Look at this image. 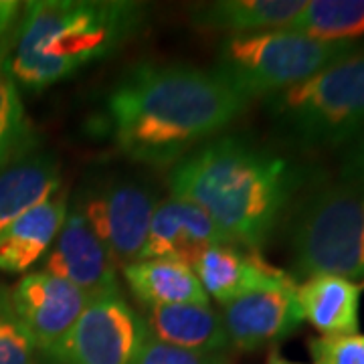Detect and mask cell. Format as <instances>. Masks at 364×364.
Returning a JSON list of instances; mask_svg holds the SVG:
<instances>
[{
    "mask_svg": "<svg viewBox=\"0 0 364 364\" xmlns=\"http://www.w3.org/2000/svg\"><path fill=\"white\" fill-rule=\"evenodd\" d=\"M247 104L215 71L144 63L112 91L107 114L112 136L126 156L168 166L227 128Z\"/></svg>",
    "mask_w": 364,
    "mask_h": 364,
    "instance_id": "6da1fadb",
    "label": "cell"
},
{
    "mask_svg": "<svg viewBox=\"0 0 364 364\" xmlns=\"http://www.w3.org/2000/svg\"><path fill=\"white\" fill-rule=\"evenodd\" d=\"M301 184L286 158L225 136L196 148L168 174L170 196L203 208L229 243L261 247Z\"/></svg>",
    "mask_w": 364,
    "mask_h": 364,
    "instance_id": "7a4b0ae2",
    "label": "cell"
},
{
    "mask_svg": "<svg viewBox=\"0 0 364 364\" xmlns=\"http://www.w3.org/2000/svg\"><path fill=\"white\" fill-rule=\"evenodd\" d=\"M144 4L130 0H33L9 53L16 85L41 91L97 63L136 35Z\"/></svg>",
    "mask_w": 364,
    "mask_h": 364,
    "instance_id": "3957f363",
    "label": "cell"
},
{
    "mask_svg": "<svg viewBox=\"0 0 364 364\" xmlns=\"http://www.w3.org/2000/svg\"><path fill=\"white\" fill-rule=\"evenodd\" d=\"M284 142L334 148L364 134V51L358 49L316 75L265 97Z\"/></svg>",
    "mask_w": 364,
    "mask_h": 364,
    "instance_id": "277c9868",
    "label": "cell"
},
{
    "mask_svg": "<svg viewBox=\"0 0 364 364\" xmlns=\"http://www.w3.org/2000/svg\"><path fill=\"white\" fill-rule=\"evenodd\" d=\"M289 251L299 275L364 279V186L342 181L304 196L289 223Z\"/></svg>",
    "mask_w": 364,
    "mask_h": 364,
    "instance_id": "5b68a950",
    "label": "cell"
},
{
    "mask_svg": "<svg viewBox=\"0 0 364 364\" xmlns=\"http://www.w3.org/2000/svg\"><path fill=\"white\" fill-rule=\"evenodd\" d=\"M358 49L356 41L324 43L279 28L225 39L213 71L251 102L301 83Z\"/></svg>",
    "mask_w": 364,
    "mask_h": 364,
    "instance_id": "8992f818",
    "label": "cell"
},
{
    "mask_svg": "<svg viewBox=\"0 0 364 364\" xmlns=\"http://www.w3.org/2000/svg\"><path fill=\"white\" fill-rule=\"evenodd\" d=\"M156 207V193L132 178H112L91 186L77 205L116 263L124 265L140 259Z\"/></svg>",
    "mask_w": 364,
    "mask_h": 364,
    "instance_id": "52a82bcc",
    "label": "cell"
},
{
    "mask_svg": "<svg viewBox=\"0 0 364 364\" xmlns=\"http://www.w3.org/2000/svg\"><path fill=\"white\" fill-rule=\"evenodd\" d=\"M146 334L144 316L119 287L97 291L79 316L61 364H130Z\"/></svg>",
    "mask_w": 364,
    "mask_h": 364,
    "instance_id": "ba28073f",
    "label": "cell"
},
{
    "mask_svg": "<svg viewBox=\"0 0 364 364\" xmlns=\"http://www.w3.org/2000/svg\"><path fill=\"white\" fill-rule=\"evenodd\" d=\"M11 298L37 350L49 364H61L69 336L90 301V294L53 273L35 272L16 284Z\"/></svg>",
    "mask_w": 364,
    "mask_h": 364,
    "instance_id": "9c48e42d",
    "label": "cell"
},
{
    "mask_svg": "<svg viewBox=\"0 0 364 364\" xmlns=\"http://www.w3.org/2000/svg\"><path fill=\"white\" fill-rule=\"evenodd\" d=\"M223 324L231 346L261 350L275 346L304 322L296 279L279 286L261 287L233 299L223 310Z\"/></svg>",
    "mask_w": 364,
    "mask_h": 364,
    "instance_id": "30bf717a",
    "label": "cell"
},
{
    "mask_svg": "<svg viewBox=\"0 0 364 364\" xmlns=\"http://www.w3.org/2000/svg\"><path fill=\"white\" fill-rule=\"evenodd\" d=\"M116 265L109 249L91 229L83 213L73 207L45 255L43 272L53 273L93 296L117 287Z\"/></svg>",
    "mask_w": 364,
    "mask_h": 364,
    "instance_id": "8fae6325",
    "label": "cell"
},
{
    "mask_svg": "<svg viewBox=\"0 0 364 364\" xmlns=\"http://www.w3.org/2000/svg\"><path fill=\"white\" fill-rule=\"evenodd\" d=\"M225 243L227 237L203 208L170 196L158 203L140 259H174L193 267L207 249Z\"/></svg>",
    "mask_w": 364,
    "mask_h": 364,
    "instance_id": "7c38bea8",
    "label": "cell"
},
{
    "mask_svg": "<svg viewBox=\"0 0 364 364\" xmlns=\"http://www.w3.org/2000/svg\"><path fill=\"white\" fill-rule=\"evenodd\" d=\"M208 298L227 306L229 301L261 287L287 284L294 277L263 259L255 249L225 243L207 249L193 265Z\"/></svg>",
    "mask_w": 364,
    "mask_h": 364,
    "instance_id": "4fadbf2b",
    "label": "cell"
},
{
    "mask_svg": "<svg viewBox=\"0 0 364 364\" xmlns=\"http://www.w3.org/2000/svg\"><path fill=\"white\" fill-rule=\"evenodd\" d=\"M69 205L57 193L0 233V272L23 273L47 255L65 223Z\"/></svg>",
    "mask_w": 364,
    "mask_h": 364,
    "instance_id": "5bb4252c",
    "label": "cell"
},
{
    "mask_svg": "<svg viewBox=\"0 0 364 364\" xmlns=\"http://www.w3.org/2000/svg\"><path fill=\"white\" fill-rule=\"evenodd\" d=\"M57 193H61V170L51 154L26 152L0 168V233Z\"/></svg>",
    "mask_w": 364,
    "mask_h": 364,
    "instance_id": "9a60e30c",
    "label": "cell"
},
{
    "mask_svg": "<svg viewBox=\"0 0 364 364\" xmlns=\"http://www.w3.org/2000/svg\"><path fill=\"white\" fill-rule=\"evenodd\" d=\"M363 284L336 275H314L298 286L304 320L326 338L358 334Z\"/></svg>",
    "mask_w": 364,
    "mask_h": 364,
    "instance_id": "2e32d148",
    "label": "cell"
},
{
    "mask_svg": "<svg viewBox=\"0 0 364 364\" xmlns=\"http://www.w3.org/2000/svg\"><path fill=\"white\" fill-rule=\"evenodd\" d=\"M304 0H217L193 9V25L231 37L287 28L301 13Z\"/></svg>",
    "mask_w": 364,
    "mask_h": 364,
    "instance_id": "e0dca14e",
    "label": "cell"
},
{
    "mask_svg": "<svg viewBox=\"0 0 364 364\" xmlns=\"http://www.w3.org/2000/svg\"><path fill=\"white\" fill-rule=\"evenodd\" d=\"M144 322L154 338L198 352H227L231 342L223 318L210 306L182 304L148 308Z\"/></svg>",
    "mask_w": 364,
    "mask_h": 364,
    "instance_id": "ac0fdd59",
    "label": "cell"
},
{
    "mask_svg": "<svg viewBox=\"0 0 364 364\" xmlns=\"http://www.w3.org/2000/svg\"><path fill=\"white\" fill-rule=\"evenodd\" d=\"M124 277L144 308L198 304L208 306V296L195 269L174 259H138L124 265Z\"/></svg>",
    "mask_w": 364,
    "mask_h": 364,
    "instance_id": "d6986e66",
    "label": "cell"
},
{
    "mask_svg": "<svg viewBox=\"0 0 364 364\" xmlns=\"http://www.w3.org/2000/svg\"><path fill=\"white\" fill-rule=\"evenodd\" d=\"M287 31L324 43L354 41L364 35V0H312Z\"/></svg>",
    "mask_w": 364,
    "mask_h": 364,
    "instance_id": "ffe728a7",
    "label": "cell"
},
{
    "mask_svg": "<svg viewBox=\"0 0 364 364\" xmlns=\"http://www.w3.org/2000/svg\"><path fill=\"white\" fill-rule=\"evenodd\" d=\"M9 55L0 57V168L33 148V128L18 85L9 71Z\"/></svg>",
    "mask_w": 364,
    "mask_h": 364,
    "instance_id": "44dd1931",
    "label": "cell"
},
{
    "mask_svg": "<svg viewBox=\"0 0 364 364\" xmlns=\"http://www.w3.org/2000/svg\"><path fill=\"white\" fill-rule=\"evenodd\" d=\"M0 364H39V350L14 310L11 291L0 287Z\"/></svg>",
    "mask_w": 364,
    "mask_h": 364,
    "instance_id": "7402d4cb",
    "label": "cell"
},
{
    "mask_svg": "<svg viewBox=\"0 0 364 364\" xmlns=\"http://www.w3.org/2000/svg\"><path fill=\"white\" fill-rule=\"evenodd\" d=\"M130 364H233L227 352H198L178 348L154 338L150 332L144 336Z\"/></svg>",
    "mask_w": 364,
    "mask_h": 364,
    "instance_id": "603a6c76",
    "label": "cell"
},
{
    "mask_svg": "<svg viewBox=\"0 0 364 364\" xmlns=\"http://www.w3.org/2000/svg\"><path fill=\"white\" fill-rule=\"evenodd\" d=\"M314 364H364V336H332L310 340Z\"/></svg>",
    "mask_w": 364,
    "mask_h": 364,
    "instance_id": "cb8c5ba5",
    "label": "cell"
},
{
    "mask_svg": "<svg viewBox=\"0 0 364 364\" xmlns=\"http://www.w3.org/2000/svg\"><path fill=\"white\" fill-rule=\"evenodd\" d=\"M25 4L16 0H0V57L9 55L13 49L14 37L23 18Z\"/></svg>",
    "mask_w": 364,
    "mask_h": 364,
    "instance_id": "d4e9b609",
    "label": "cell"
},
{
    "mask_svg": "<svg viewBox=\"0 0 364 364\" xmlns=\"http://www.w3.org/2000/svg\"><path fill=\"white\" fill-rule=\"evenodd\" d=\"M342 181L364 186V134L346 152L344 164H342Z\"/></svg>",
    "mask_w": 364,
    "mask_h": 364,
    "instance_id": "484cf974",
    "label": "cell"
},
{
    "mask_svg": "<svg viewBox=\"0 0 364 364\" xmlns=\"http://www.w3.org/2000/svg\"><path fill=\"white\" fill-rule=\"evenodd\" d=\"M265 364H301V363H296V360H289V358H286L282 352L277 350H272L269 354H267V363Z\"/></svg>",
    "mask_w": 364,
    "mask_h": 364,
    "instance_id": "4316f807",
    "label": "cell"
}]
</instances>
